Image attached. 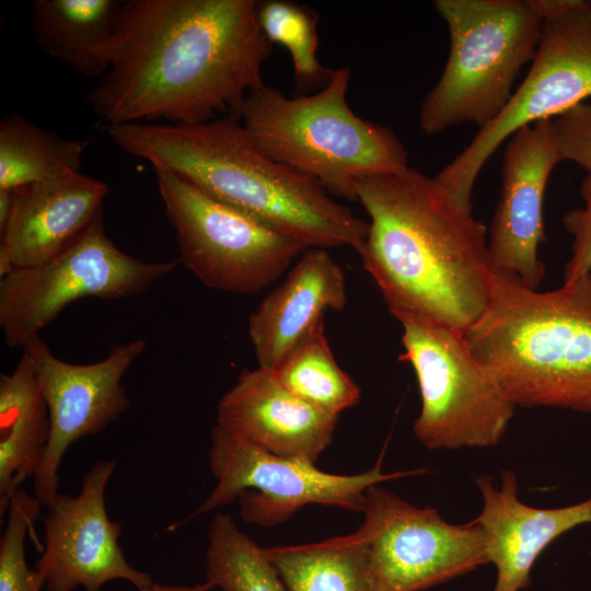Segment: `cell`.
I'll return each mask as SVG.
<instances>
[{
    "instance_id": "6da1fadb",
    "label": "cell",
    "mask_w": 591,
    "mask_h": 591,
    "mask_svg": "<svg viewBox=\"0 0 591 591\" xmlns=\"http://www.w3.org/2000/svg\"><path fill=\"white\" fill-rule=\"evenodd\" d=\"M256 0L123 2L109 66L85 96L107 127L141 120L200 124L240 119L264 85L273 44Z\"/></svg>"
},
{
    "instance_id": "7a4b0ae2",
    "label": "cell",
    "mask_w": 591,
    "mask_h": 591,
    "mask_svg": "<svg viewBox=\"0 0 591 591\" xmlns=\"http://www.w3.org/2000/svg\"><path fill=\"white\" fill-rule=\"evenodd\" d=\"M356 193L370 219L359 255L390 313L465 333L490 298L485 224L409 166L362 178Z\"/></svg>"
},
{
    "instance_id": "3957f363",
    "label": "cell",
    "mask_w": 591,
    "mask_h": 591,
    "mask_svg": "<svg viewBox=\"0 0 591 591\" xmlns=\"http://www.w3.org/2000/svg\"><path fill=\"white\" fill-rule=\"evenodd\" d=\"M125 153L171 172L308 247L363 248L369 223L329 197L315 181L276 162L241 120L200 124H123L107 127Z\"/></svg>"
},
{
    "instance_id": "277c9868",
    "label": "cell",
    "mask_w": 591,
    "mask_h": 591,
    "mask_svg": "<svg viewBox=\"0 0 591 591\" xmlns=\"http://www.w3.org/2000/svg\"><path fill=\"white\" fill-rule=\"evenodd\" d=\"M464 337L515 406L591 414V273L546 292L493 275Z\"/></svg>"
},
{
    "instance_id": "5b68a950",
    "label": "cell",
    "mask_w": 591,
    "mask_h": 591,
    "mask_svg": "<svg viewBox=\"0 0 591 591\" xmlns=\"http://www.w3.org/2000/svg\"><path fill=\"white\" fill-rule=\"evenodd\" d=\"M349 80L340 67L318 92L296 97L264 84L246 96L240 120L270 159L356 201L359 181L408 167V153L392 129L352 112Z\"/></svg>"
},
{
    "instance_id": "8992f818",
    "label": "cell",
    "mask_w": 591,
    "mask_h": 591,
    "mask_svg": "<svg viewBox=\"0 0 591 591\" xmlns=\"http://www.w3.org/2000/svg\"><path fill=\"white\" fill-rule=\"evenodd\" d=\"M450 34V51L436 85L421 102L426 136L473 123L483 128L506 107L523 66L535 56L543 0H436Z\"/></svg>"
},
{
    "instance_id": "52a82bcc",
    "label": "cell",
    "mask_w": 591,
    "mask_h": 591,
    "mask_svg": "<svg viewBox=\"0 0 591 591\" xmlns=\"http://www.w3.org/2000/svg\"><path fill=\"white\" fill-rule=\"evenodd\" d=\"M543 10L542 36L526 77L503 111L433 177L463 210L472 212L475 182L503 141L591 99V2L543 0Z\"/></svg>"
},
{
    "instance_id": "ba28073f",
    "label": "cell",
    "mask_w": 591,
    "mask_h": 591,
    "mask_svg": "<svg viewBox=\"0 0 591 591\" xmlns=\"http://www.w3.org/2000/svg\"><path fill=\"white\" fill-rule=\"evenodd\" d=\"M396 320L402 359L412 364L420 391L416 438L429 450L498 444L517 406L472 355L464 333L418 316Z\"/></svg>"
},
{
    "instance_id": "9c48e42d",
    "label": "cell",
    "mask_w": 591,
    "mask_h": 591,
    "mask_svg": "<svg viewBox=\"0 0 591 591\" xmlns=\"http://www.w3.org/2000/svg\"><path fill=\"white\" fill-rule=\"evenodd\" d=\"M154 174L165 215L175 230L177 262L209 289L255 294L309 248L171 172L154 170Z\"/></svg>"
},
{
    "instance_id": "30bf717a",
    "label": "cell",
    "mask_w": 591,
    "mask_h": 591,
    "mask_svg": "<svg viewBox=\"0 0 591 591\" xmlns=\"http://www.w3.org/2000/svg\"><path fill=\"white\" fill-rule=\"evenodd\" d=\"M177 264V260L146 262L118 248L106 234L101 212L51 259L13 268L1 277L3 339L9 347L23 349L74 301L140 294L173 273Z\"/></svg>"
},
{
    "instance_id": "8fae6325",
    "label": "cell",
    "mask_w": 591,
    "mask_h": 591,
    "mask_svg": "<svg viewBox=\"0 0 591 591\" xmlns=\"http://www.w3.org/2000/svg\"><path fill=\"white\" fill-rule=\"evenodd\" d=\"M209 465L216 486L185 522L239 500L241 517L248 523L268 526L286 521L310 503L361 512L369 487L421 473L384 472L379 462L359 474L340 475L318 470L302 457L268 452L219 426L210 433Z\"/></svg>"
},
{
    "instance_id": "7c38bea8",
    "label": "cell",
    "mask_w": 591,
    "mask_h": 591,
    "mask_svg": "<svg viewBox=\"0 0 591 591\" xmlns=\"http://www.w3.org/2000/svg\"><path fill=\"white\" fill-rule=\"evenodd\" d=\"M366 544L380 591H424L489 564L480 526L452 524L431 507L414 506L381 484L366 493Z\"/></svg>"
},
{
    "instance_id": "4fadbf2b",
    "label": "cell",
    "mask_w": 591,
    "mask_h": 591,
    "mask_svg": "<svg viewBox=\"0 0 591 591\" xmlns=\"http://www.w3.org/2000/svg\"><path fill=\"white\" fill-rule=\"evenodd\" d=\"M146 348L142 338H135L86 364L57 358L40 337L23 348L33 361L50 421L49 440L33 477L34 496L43 507L59 494V468L69 447L102 432L129 409L123 379Z\"/></svg>"
},
{
    "instance_id": "5bb4252c",
    "label": "cell",
    "mask_w": 591,
    "mask_h": 591,
    "mask_svg": "<svg viewBox=\"0 0 591 591\" xmlns=\"http://www.w3.org/2000/svg\"><path fill=\"white\" fill-rule=\"evenodd\" d=\"M116 465L115 459L97 461L77 496L58 494L46 508L44 545L34 568L47 591H101L118 579L140 591L154 582L128 563L118 543L121 524L107 515L105 490Z\"/></svg>"
},
{
    "instance_id": "9a60e30c",
    "label": "cell",
    "mask_w": 591,
    "mask_h": 591,
    "mask_svg": "<svg viewBox=\"0 0 591 591\" xmlns=\"http://www.w3.org/2000/svg\"><path fill=\"white\" fill-rule=\"evenodd\" d=\"M563 162L553 119L518 129L502 155L501 195L488 240L493 275L514 278L537 290L545 277L538 245L544 242V195L549 175Z\"/></svg>"
},
{
    "instance_id": "2e32d148",
    "label": "cell",
    "mask_w": 591,
    "mask_h": 591,
    "mask_svg": "<svg viewBox=\"0 0 591 591\" xmlns=\"http://www.w3.org/2000/svg\"><path fill=\"white\" fill-rule=\"evenodd\" d=\"M108 185L70 172L12 189L0 230V276L43 264L71 244L103 212Z\"/></svg>"
},
{
    "instance_id": "e0dca14e",
    "label": "cell",
    "mask_w": 591,
    "mask_h": 591,
    "mask_svg": "<svg viewBox=\"0 0 591 591\" xmlns=\"http://www.w3.org/2000/svg\"><path fill=\"white\" fill-rule=\"evenodd\" d=\"M500 477L499 487L488 475L475 477L483 508L474 521L483 531L488 563L496 568L493 591H521L530 587L531 570L549 544L591 523V497L570 506L537 508L520 500L514 472L505 470Z\"/></svg>"
},
{
    "instance_id": "ac0fdd59",
    "label": "cell",
    "mask_w": 591,
    "mask_h": 591,
    "mask_svg": "<svg viewBox=\"0 0 591 591\" xmlns=\"http://www.w3.org/2000/svg\"><path fill=\"white\" fill-rule=\"evenodd\" d=\"M338 417L294 395L259 367L241 372L217 409V424L227 431L268 452L314 463L332 443Z\"/></svg>"
},
{
    "instance_id": "d6986e66",
    "label": "cell",
    "mask_w": 591,
    "mask_h": 591,
    "mask_svg": "<svg viewBox=\"0 0 591 591\" xmlns=\"http://www.w3.org/2000/svg\"><path fill=\"white\" fill-rule=\"evenodd\" d=\"M347 304L344 270L322 247H309L248 317L258 367L274 370L322 320Z\"/></svg>"
},
{
    "instance_id": "ffe728a7",
    "label": "cell",
    "mask_w": 591,
    "mask_h": 591,
    "mask_svg": "<svg viewBox=\"0 0 591 591\" xmlns=\"http://www.w3.org/2000/svg\"><path fill=\"white\" fill-rule=\"evenodd\" d=\"M31 5L34 40L48 57L85 78L106 73L123 2L33 0Z\"/></svg>"
},
{
    "instance_id": "44dd1931",
    "label": "cell",
    "mask_w": 591,
    "mask_h": 591,
    "mask_svg": "<svg viewBox=\"0 0 591 591\" xmlns=\"http://www.w3.org/2000/svg\"><path fill=\"white\" fill-rule=\"evenodd\" d=\"M50 434L47 405L30 355L0 380V518L28 477H34Z\"/></svg>"
},
{
    "instance_id": "7402d4cb",
    "label": "cell",
    "mask_w": 591,
    "mask_h": 591,
    "mask_svg": "<svg viewBox=\"0 0 591 591\" xmlns=\"http://www.w3.org/2000/svg\"><path fill=\"white\" fill-rule=\"evenodd\" d=\"M264 551L287 591H380L367 546L356 532Z\"/></svg>"
},
{
    "instance_id": "603a6c76",
    "label": "cell",
    "mask_w": 591,
    "mask_h": 591,
    "mask_svg": "<svg viewBox=\"0 0 591 591\" xmlns=\"http://www.w3.org/2000/svg\"><path fill=\"white\" fill-rule=\"evenodd\" d=\"M84 150L85 142L10 113L0 120V189L79 172Z\"/></svg>"
},
{
    "instance_id": "cb8c5ba5",
    "label": "cell",
    "mask_w": 591,
    "mask_h": 591,
    "mask_svg": "<svg viewBox=\"0 0 591 591\" xmlns=\"http://www.w3.org/2000/svg\"><path fill=\"white\" fill-rule=\"evenodd\" d=\"M270 372L291 393L335 416L355 406L360 398L359 386L334 358L324 320Z\"/></svg>"
},
{
    "instance_id": "d4e9b609",
    "label": "cell",
    "mask_w": 591,
    "mask_h": 591,
    "mask_svg": "<svg viewBox=\"0 0 591 591\" xmlns=\"http://www.w3.org/2000/svg\"><path fill=\"white\" fill-rule=\"evenodd\" d=\"M206 582L220 591H287L264 547L227 513H217L209 526Z\"/></svg>"
},
{
    "instance_id": "484cf974",
    "label": "cell",
    "mask_w": 591,
    "mask_h": 591,
    "mask_svg": "<svg viewBox=\"0 0 591 591\" xmlns=\"http://www.w3.org/2000/svg\"><path fill=\"white\" fill-rule=\"evenodd\" d=\"M257 19L270 43L288 49L298 89H322L328 83L334 70L324 67L316 57L317 14L314 10L291 1L269 0L258 2Z\"/></svg>"
},
{
    "instance_id": "4316f807",
    "label": "cell",
    "mask_w": 591,
    "mask_h": 591,
    "mask_svg": "<svg viewBox=\"0 0 591 591\" xmlns=\"http://www.w3.org/2000/svg\"><path fill=\"white\" fill-rule=\"evenodd\" d=\"M42 507L35 496L21 488L10 500L0 538V591H40L45 588L42 576L28 567L25 558V538L30 531L34 533Z\"/></svg>"
},
{
    "instance_id": "83f0119b",
    "label": "cell",
    "mask_w": 591,
    "mask_h": 591,
    "mask_svg": "<svg viewBox=\"0 0 591 591\" xmlns=\"http://www.w3.org/2000/svg\"><path fill=\"white\" fill-rule=\"evenodd\" d=\"M563 161H570L591 175V99L553 118Z\"/></svg>"
},
{
    "instance_id": "f1b7e54d",
    "label": "cell",
    "mask_w": 591,
    "mask_h": 591,
    "mask_svg": "<svg viewBox=\"0 0 591 591\" xmlns=\"http://www.w3.org/2000/svg\"><path fill=\"white\" fill-rule=\"evenodd\" d=\"M580 196L583 207L563 217L565 229L572 235V254L565 265L564 282H572L591 273V175L582 179Z\"/></svg>"
},
{
    "instance_id": "f546056e",
    "label": "cell",
    "mask_w": 591,
    "mask_h": 591,
    "mask_svg": "<svg viewBox=\"0 0 591 591\" xmlns=\"http://www.w3.org/2000/svg\"><path fill=\"white\" fill-rule=\"evenodd\" d=\"M210 589H212L211 586L206 581L193 586H167L153 582L150 587L140 591H209Z\"/></svg>"
},
{
    "instance_id": "4dcf8cb0",
    "label": "cell",
    "mask_w": 591,
    "mask_h": 591,
    "mask_svg": "<svg viewBox=\"0 0 591 591\" xmlns=\"http://www.w3.org/2000/svg\"><path fill=\"white\" fill-rule=\"evenodd\" d=\"M12 207V189H0V230L5 225Z\"/></svg>"
}]
</instances>
